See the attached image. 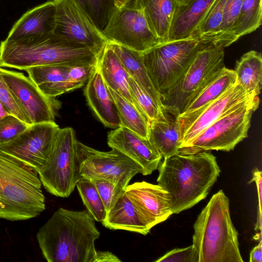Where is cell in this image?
I'll return each mask as SVG.
<instances>
[{"label":"cell","mask_w":262,"mask_h":262,"mask_svg":"<svg viewBox=\"0 0 262 262\" xmlns=\"http://www.w3.org/2000/svg\"><path fill=\"white\" fill-rule=\"evenodd\" d=\"M211 43L190 37L159 43L142 52L144 65L160 95L171 88L196 55Z\"/></svg>","instance_id":"7"},{"label":"cell","mask_w":262,"mask_h":262,"mask_svg":"<svg viewBox=\"0 0 262 262\" xmlns=\"http://www.w3.org/2000/svg\"><path fill=\"white\" fill-rule=\"evenodd\" d=\"M87 210L59 208L36 233L43 258L48 262H95V242L100 235Z\"/></svg>","instance_id":"1"},{"label":"cell","mask_w":262,"mask_h":262,"mask_svg":"<svg viewBox=\"0 0 262 262\" xmlns=\"http://www.w3.org/2000/svg\"><path fill=\"white\" fill-rule=\"evenodd\" d=\"M156 262H199L198 253L193 245L184 248H175L156 260Z\"/></svg>","instance_id":"39"},{"label":"cell","mask_w":262,"mask_h":262,"mask_svg":"<svg viewBox=\"0 0 262 262\" xmlns=\"http://www.w3.org/2000/svg\"><path fill=\"white\" fill-rule=\"evenodd\" d=\"M101 32L117 8L114 0H73Z\"/></svg>","instance_id":"32"},{"label":"cell","mask_w":262,"mask_h":262,"mask_svg":"<svg viewBox=\"0 0 262 262\" xmlns=\"http://www.w3.org/2000/svg\"><path fill=\"white\" fill-rule=\"evenodd\" d=\"M135 5L142 10L150 30L160 42H167L171 20L179 5L177 1L141 0Z\"/></svg>","instance_id":"25"},{"label":"cell","mask_w":262,"mask_h":262,"mask_svg":"<svg viewBox=\"0 0 262 262\" xmlns=\"http://www.w3.org/2000/svg\"><path fill=\"white\" fill-rule=\"evenodd\" d=\"M78 141L73 128H60L38 174L44 188L56 196L68 198L81 179Z\"/></svg>","instance_id":"8"},{"label":"cell","mask_w":262,"mask_h":262,"mask_svg":"<svg viewBox=\"0 0 262 262\" xmlns=\"http://www.w3.org/2000/svg\"><path fill=\"white\" fill-rule=\"evenodd\" d=\"M215 0H189L178 5L170 24L168 41L188 38Z\"/></svg>","instance_id":"23"},{"label":"cell","mask_w":262,"mask_h":262,"mask_svg":"<svg viewBox=\"0 0 262 262\" xmlns=\"http://www.w3.org/2000/svg\"><path fill=\"white\" fill-rule=\"evenodd\" d=\"M9 114L0 101V120Z\"/></svg>","instance_id":"44"},{"label":"cell","mask_w":262,"mask_h":262,"mask_svg":"<svg viewBox=\"0 0 262 262\" xmlns=\"http://www.w3.org/2000/svg\"><path fill=\"white\" fill-rule=\"evenodd\" d=\"M71 65L54 64L31 68L25 71L29 78L46 96L55 98L77 89L70 79Z\"/></svg>","instance_id":"22"},{"label":"cell","mask_w":262,"mask_h":262,"mask_svg":"<svg viewBox=\"0 0 262 262\" xmlns=\"http://www.w3.org/2000/svg\"><path fill=\"white\" fill-rule=\"evenodd\" d=\"M77 153L81 178L103 179L124 188L142 167L119 150L101 151L78 141Z\"/></svg>","instance_id":"10"},{"label":"cell","mask_w":262,"mask_h":262,"mask_svg":"<svg viewBox=\"0 0 262 262\" xmlns=\"http://www.w3.org/2000/svg\"><path fill=\"white\" fill-rule=\"evenodd\" d=\"M160 108L158 117L149 122L148 139L162 158L166 159L179 153L180 112L175 107L163 104Z\"/></svg>","instance_id":"17"},{"label":"cell","mask_w":262,"mask_h":262,"mask_svg":"<svg viewBox=\"0 0 262 262\" xmlns=\"http://www.w3.org/2000/svg\"><path fill=\"white\" fill-rule=\"evenodd\" d=\"M261 24V0H244L232 29L233 42L249 34Z\"/></svg>","instance_id":"30"},{"label":"cell","mask_w":262,"mask_h":262,"mask_svg":"<svg viewBox=\"0 0 262 262\" xmlns=\"http://www.w3.org/2000/svg\"><path fill=\"white\" fill-rule=\"evenodd\" d=\"M53 1L54 34L91 48L104 49L108 41L73 0Z\"/></svg>","instance_id":"14"},{"label":"cell","mask_w":262,"mask_h":262,"mask_svg":"<svg viewBox=\"0 0 262 262\" xmlns=\"http://www.w3.org/2000/svg\"><path fill=\"white\" fill-rule=\"evenodd\" d=\"M236 82L234 71L224 67L216 76L201 89L187 103L179 116L182 137L203 111Z\"/></svg>","instance_id":"18"},{"label":"cell","mask_w":262,"mask_h":262,"mask_svg":"<svg viewBox=\"0 0 262 262\" xmlns=\"http://www.w3.org/2000/svg\"><path fill=\"white\" fill-rule=\"evenodd\" d=\"M130 93L137 107L148 121L156 119L160 113L159 105L132 77L128 78Z\"/></svg>","instance_id":"35"},{"label":"cell","mask_w":262,"mask_h":262,"mask_svg":"<svg viewBox=\"0 0 262 262\" xmlns=\"http://www.w3.org/2000/svg\"><path fill=\"white\" fill-rule=\"evenodd\" d=\"M262 172L257 168H255L252 171V177L249 183L254 182L256 184L258 194V210L257 220L255 226V231H261L262 221Z\"/></svg>","instance_id":"40"},{"label":"cell","mask_w":262,"mask_h":262,"mask_svg":"<svg viewBox=\"0 0 262 262\" xmlns=\"http://www.w3.org/2000/svg\"><path fill=\"white\" fill-rule=\"evenodd\" d=\"M192 245L199 262H243L230 213L229 200L223 190L211 198L193 225Z\"/></svg>","instance_id":"4"},{"label":"cell","mask_w":262,"mask_h":262,"mask_svg":"<svg viewBox=\"0 0 262 262\" xmlns=\"http://www.w3.org/2000/svg\"><path fill=\"white\" fill-rule=\"evenodd\" d=\"M86 101L99 120L106 126H121L117 107L110 89L97 68L84 89Z\"/></svg>","instance_id":"20"},{"label":"cell","mask_w":262,"mask_h":262,"mask_svg":"<svg viewBox=\"0 0 262 262\" xmlns=\"http://www.w3.org/2000/svg\"><path fill=\"white\" fill-rule=\"evenodd\" d=\"M29 124L9 114L0 120V145L14 139Z\"/></svg>","instance_id":"37"},{"label":"cell","mask_w":262,"mask_h":262,"mask_svg":"<svg viewBox=\"0 0 262 262\" xmlns=\"http://www.w3.org/2000/svg\"><path fill=\"white\" fill-rule=\"evenodd\" d=\"M101 223L110 229L126 230L144 235L150 230L140 218L125 192L106 213L105 219Z\"/></svg>","instance_id":"26"},{"label":"cell","mask_w":262,"mask_h":262,"mask_svg":"<svg viewBox=\"0 0 262 262\" xmlns=\"http://www.w3.org/2000/svg\"><path fill=\"white\" fill-rule=\"evenodd\" d=\"M141 0H135V3L136 4H138L139 2H140Z\"/></svg>","instance_id":"46"},{"label":"cell","mask_w":262,"mask_h":262,"mask_svg":"<svg viewBox=\"0 0 262 262\" xmlns=\"http://www.w3.org/2000/svg\"><path fill=\"white\" fill-rule=\"evenodd\" d=\"M259 98L254 96L236 105L210 124L192 141L179 149L184 154L212 150L230 151L247 137L252 113Z\"/></svg>","instance_id":"6"},{"label":"cell","mask_w":262,"mask_h":262,"mask_svg":"<svg viewBox=\"0 0 262 262\" xmlns=\"http://www.w3.org/2000/svg\"><path fill=\"white\" fill-rule=\"evenodd\" d=\"M227 0H215L193 32L191 37L213 44L217 38L223 20ZM214 45V44H213Z\"/></svg>","instance_id":"31"},{"label":"cell","mask_w":262,"mask_h":262,"mask_svg":"<svg viewBox=\"0 0 262 262\" xmlns=\"http://www.w3.org/2000/svg\"><path fill=\"white\" fill-rule=\"evenodd\" d=\"M0 101L7 112L29 125L31 123L14 98L0 73Z\"/></svg>","instance_id":"38"},{"label":"cell","mask_w":262,"mask_h":262,"mask_svg":"<svg viewBox=\"0 0 262 262\" xmlns=\"http://www.w3.org/2000/svg\"><path fill=\"white\" fill-rule=\"evenodd\" d=\"M157 182L169 194L172 214L190 209L206 198L221 172L210 152L178 153L164 159Z\"/></svg>","instance_id":"2"},{"label":"cell","mask_w":262,"mask_h":262,"mask_svg":"<svg viewBox=\"0 0 262 262\" xmlns=\"http://www.w3.org/2000/svg\"><path fill=\"white\" fill-rule=\"evenodd\" d=\"M179 5L187 3L189 0H177Z\"/></svg>","instance_id":"45"},{"label":"cell","mask_w":262,"mask_h":262,"mask_svg":"<svg viewBox=\"0 0 262 262\" xmlns=\"http://www.w3.org/2000/svg\"><path fill=\"white\" fill-rule=\"evenodd\" d=\"M250 262L262 261V241L259 239V244L251 251L250 254Z\"/></svg>","instance_id":"42"},{"label":"cell","mask_w":262,"mask_h":262,"mask_svg":"<svg viewBox=\"0 0 262 262\" xmlns=\"http://www.w3.org/2000/svg\"><path fill=\"white\" fill-rule=\"evenodd\" d=\"M103 50L69 40L53 32L15 40L5 39L0 43V67L25 71L54 64H97Z\"/></svg>","instance_id":"3"},{"label":"cell","mask_w":262,"mask_h":262,"mask_svg":"<svg viewBox=\"0 0 262 262\" xmlns=\"http://www.w3.org/2000/svg\"><path fill=\"white\" fill-rule=\"evenodd\" d=\"M38 173L0 150V219L24 221L46 209Z\"/></svg>","instance_id":"5"},{"label":"cell","mask_w":262,"mask_h":262,"mask_svg":"<svg viewBox=\"0 0 262 262\" xmlns=\"http://www.w3.org/2000/svg\"><path fill=\"white\" fill-rule=\"evenodd\" d=\"M254 95H249L237 82L210 103L189 126L183 135L180 147L192 141L202 130L242 101Z\"/></svg>","instance_id":"19"},{"label":"cell","mask_w":262,"mask_h":262,"mask_svg":"<svg viewBox=\"0 0 262 262\" xmlns=\"http://www.w3.org/2000/svg\"><path fill=\"white\" fill-rule=\"evenodd\" d=\"M76 187L86 210L95 221L102 222L106 217V211L93 183L90 179L81 178Z\"/></svg>","instance_id":"33"},{"label":"cell","mask_w":262,"mask_h":262,"mask_svg":"<svg viewBox=\"0 0 262 262\" xmlns=\"http://www.w3.org/2000/svg\"><path fill=\"white\" fill-rule=\"evenodd\" d=\"M125 192L149 229L172 214L168 192L159 185L145 181L128 185Z\"/></svg>","instance_id":"15"},{"label":"cell","mask_w":262,"mask_h":262,"mask_svg":"<svg viewBox=\"0 0 262 262\" xmlns=\"http://www.w3.org/2000/svg\"><path fill=\"white\" fill-rule=\"evenodd\" d=\"M109 89L117 107L121 126L148 139L149 121L147 118L135 104L115 91Z\"/></svg>","instance_id":"29"},{"label":"cell","mask_w":262,"mask_h":262,"mask_svg":"<svg viewBox=\"0 0 262 262\" xmlns=\"http://www.w3.org/2000/svg\"><path fill=\"white\" fill-rule=\"evenodd\" d=\"M107 45L118 56L129 76L150 95L159 106H161V95L149 76L142 53L112 42H108Z\"/></svg>","instance_id":"27"},{"label":"cell","mask_w":262,"mask_h":262,"mask_svg":"<svg viewBox=\"0 0 262 262\" xmlns=\"http://www.w3.org/2000/svg\"><path fill=\"white\" fill-rule=\"evenodd\" d=\"M121 260L115 254L107 251H97L95 262H120Z\"/></svg>","instance_id":"41"},{"label":"cell","mask_w":262,"mask_h":262,"mask_svg":"<svg viewBox=\"0 0 262 262\" xmlns=\"http://www.w3.org/2000/svg\"><path fill=\"white\" fill-rule=\"evenodd\" d=\"M134 0H114L116 7L121 9Z\"/></svg>","instance_id":"43"},{"label":"cell","mask_w":262,"mask_h":262,"mask_svg":"<svg viewBox=\"0 0 262 262\" xmlns=\"http://www.w3.org/2000/svg\"><path fill=\"white\" fill-rule=\"evenodd\" d=\"M244 0H227L219 35L214 42L217 47L225 48L233 42L232 29L239 15Z\"/></svg>","instance_id":"34"},{"label":"cell","mask_w":262,"mask_h":262,"mask_svg":"<svg viewBox=\"0 0 262 262\" xmlns=\"http://www.w3.org/2000/svg\"><path fill=\"white\" fill-rule=\"evenodd\" d=\"M93 183L105 207L106 213L125 193L124 188L103 179H90Z\"/></svg>","instance_id":"36"},{"label":"cell","mask_w":262,"mask_h":262,"mask_svg":"<svg viewBox=\"0 0 262 262\" xmlns=\"http://www.w3.org/2000/svg\"><path fill=\"white\" fill-rule=\"evenodd\" d=\"M224 48L210 44L200 51L179 80L161 95L163 105L183 112L192 98L220 72L223 67Z\"/></svg>","instance_id":"9"},{"label":"cell","mask_w":262,"mask_h":262,"mask_svg":"<svg viewBox=\"0 0 262 262\" xmlns=\"http://www.w3.org/2000/svg\"><path fill=\"white\" fill-rule=\"evenodd\" d=\"M236 82L249 95L258 96L261 88L262 57L260 53L250 51L238 60L234 70Z\"/></svg>","instance_id":"28"},{"label":"cell","mask_w":262,"mask_h":262,"mask_svg":"<svg viewBox=\"0 0 262 262\" xmlns=\"http://www.w3.org/2000/svg\"><path fill=\"white\" fill-rule=\"evenodd\" d=\"M59 129L55 122L29 125L14 139L0 145V150L38 173L51 151Z\"/></svg>","instance_id":"12"},{"label":"cell","mask_w":262,"mask_h":262,"mask_svg":"<svg viewBox=\"0 0 262 262\" xmlns=\"http://www.w3.org/2000/svg\"><path fill=\"white\" fill-rule=\"evenodd\" d=\"M97 68L109 88L136 105L130 93L129 75L107 43L98 57Z\"/></svg>","instance_id":"24"},{"label":"cell","mask_w":262,"mask_h":262,"mask_svg":"<svg viewBox=\"0 0 262 262\" xmlns=\"http://www.w3.org/2000/svg\"><path fill=\"white\" fill-rule=\"evenodd\" d=\"M0 73L31 124L55 122V110L58 105L55 98L46 96L23 73L1 67Z\"/></svg>","instance_id":"13"},{"label":"cell","mask_w":262,"mask_h":262,"mask_svg":"<svg viewBox=\"0 0 262 262\" xmlns=\"http://www.w3.org/2000/svg\"><path fill=\"white\" fill-rule=\"evenodd\" d=\"M102 34L109 42L141 53L161 43L135 0L116 9Z\"/></svg>","instance_id":"11"},{"label":"cell","mask_w":262,"mask_h":262,"mask_svg":"<svg viewBox=\"0 0 262 262\" xmlns=\"http://www.w3.org/2000/svg\"><path fill=\"white\" fill-rule=\"evenodd\" d=\"M55 14L53 0L33 8L15 23L6 39L15 40L53 32Z\"/></svg>","instance_id":"21"},{"label":"cell","mask_w":262,"mask_h":262,"mask_svg":"<svg viewBox=\"0 0 262 262\" xmlns=\"http://www.w3.org/2000/svg\"><path fill=\"white\" fill-rule=\"evenodd\" d=\"M107 144L111 148L119 150L138 163L144 176L150 174L157 169L162 159L149 139L124 126L109 132Z\"/></svg>","instance_id":"16"}]
</instances>
